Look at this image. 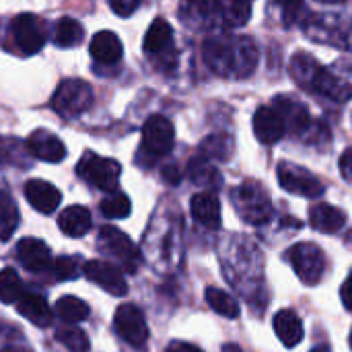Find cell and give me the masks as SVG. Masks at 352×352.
<instances>
[{
	"mask_svg": "<svg viewBox=\"0 0 352 352\" xmlns=\"http://www.w3.org/2000/svg\"><path fill=\"white\" fill-rule=\"evenodd\" d=\"M202 56L206 66L223 78H248L258 66V45L252 37L210 33L204 39Z\"/></svg>",
	"mask_w": 352,
	"mask_h": 352,
	"instance_id": "cell-1",
	"label": "cell"
},
{
	"mask_svg": "<svg viewBox=\"0 0 352 352\" xmlns=\"http://www.w3.org/2000/svg\"><path fill=\"white\" fill-rule=\"evenodd\" d=\"M231 202L241 221L250 225H262L272 217V204L266 190L256 182H243L231 192Z\"/></svg>",
	"mask_w": 352,
	"mask_h": 352,
	"instance_id": "cell-2",
	"label": "cell"
},
{
	"mask_svg": "<svg viewBox=\"0 0 352 352\" xmlns=\"http://www.w3.org/2000/svg\"><path fill=\"white\" fill-rule=\"evenodd\" d=\"M93 105V89L78 78H66L52 95V109L62 118H78Z\"/></svg>",
	"mask_w": 352,
	"mask_h": 352,
	"instance_id": "cell-3",
	"label": "cell"
},
{
	"mask_svg": "<svg viewBox=\"0 0 352 352\" xmlns=\"http://www.w3.org/2000/svg\"><path fill=\"white\" fill-rule=\"evenodd\" d=\"M314 93L336 103L349 101L352 97V62L338 60L330 66H322L314 85Z\"/></svg>",
	"mask_w": 352,
	"mask_h": 352,
	"instance_id": "cell-4",
	"label": "cell"
},
{
	"mask_svg": "<svg viewBox=\"0 0 352 352\" xmlns=\"http://www.w3.org/2000/svg\"><path fill=\"white\" fill-rule=\"evenodd\" d=\"M175 144V130L173 124L163 116H153L142 126V142H140V157H146L148 163L165 157L171 153Z\"/></svg>",
	"mask_w": 352,
	"mask_h": 352,
	"instance_id": "cell-5",
	"label": "cell"
},
{
	"mask_svg": "<svg viewBox=\"0 0 352 352\" xmlns=\"http://www.w3.org/2000/svg\"><path fill=\"white\" fill-rule=\"evenodd\" d=\"M287 260L291 262L295 274L307 285L316 287L326 272V256L316 243H297L287 252Z\"/></svg>",
	"mask_w": 352,
	"mask_h": 352,
	"instance_id": "cell-6",
	"label": "cell"
},
{
	"mask_svg": "<svg viewBox=\"0 0 352 352\" xmlns=\"http://www.w3.org/2000/svg\"><path fill=\"white\" fill-rule=\"evenodd\" d=\"M99 250L111 258L118 266H122L126 272H136L140 264L138 248L132 243V239L122 233L116 227H103L99 233Z\"/></svg>",
	"mask_w": 352,
	"mask_h": 352,
	"instance_id": "cell-7",
	"label": "cell"
},
{
	"mask_svg": "<svg viewBox=\"0 0 352 352\" xmlns=\"http://www.w3.org/2000/svg\"><path fill=\"white\" fill-rule=\"evenodd\" d=\"M76 171L87 184H91V186H95V188H99L103 192H116L120 175H122V167H120L118 161L97 157L93 153H87L78 161Z\"/></svg>",
	"mask_w": 352,
	"mask_h": 352,
	"instance_id": "cell-8",
	"label": "cell"
},
{
	"mask_svg": "<svg viewBox=\"0 0 352 352\" xmlns=\"http://www.w3.org/2000/svg\"><path fill=\"white\" fill-rule=\"evenodd\" d=\"M278 175V184L283 190L295 194V196H303V198H320L324 194V184L307 169L295 165V163H280L276 169Z\"/></svg>",
	"mask_w": 352,
	"mask_h": 352,
	"instance_id": "cell-9",
	"label": "cell"
},
{
	"mask_svg": "<svg viewBox=\"0 0 352 352\" xmlns=\"http://www.w3.org/2000/svg\"><path fill=\"white\" fill-rule=\"evenodd\" d=\"M116 332L122 336L124 342H128L130 346H144L148 340V326L146 320L142 316V311L136 305H120L116 311V320H113Z\"/></svg>",
	"mask_w": 352,
	"mask_h": 352,
	"instance_id": "cell-10",
	"label": "cell"
},
{
	"mask_svg": "<svg viewBox=\"0 0 352 352\" xmlns=\"http://www.w3.org/2000/svg\"><path fill=\"white\" fill-rule=\"evenodd\" d=\"M144 52L165 64L173 66V29L165 19H155L144 35Z\"/></svg>",
	"mask_w": 352,
	"mask_h": 352,
	"instance_id": "cell-11",
	"label": "cell"
},
{
	"mask_svg": "<svg viewBox=\"0 0 352 352\" xmlns=\"http://www.w3.org/2000/svg\"><path fill=\"white\" fill-rule=\"evenodd\" d=\"M82 272L91 283H95L97 287H101L113 297H124L128 293L126 278L116 264H109L103 260H91L82 266Z\"/></svg>",
	"mask_w": 352,
	"mask_h": 352,
	"instance_id": "cell-12",
	"label": "cell"
},
{
	"mask_svg": "<svg viewBox=\"0 0 352 352\" xmlns=\"http://www.w3.org/2000/svg\"><path fill=\"white\" fill-rule=\"evenodd\" d=\"M272 107L280 113V118L285 122V128L291 134L303 136L311 128V124H314L307 105L301 103L299 99H295L293 95H278L274 99V105Z\"/></svg>",
	"mask_w": 352,
	"mask_h": 352,
	"instance_id": "cell-13",
	"label": "cell"
},
{
	"mask_svg": "<svg viewBox=\"0 0 352 352\" xmlns=\"http://www.w3.org/2000/svg\"><path fill=\"white\" fill-rule=\"evenodd\" d=\"M179 16L192 29H212L219 21L217 0H179Z\"/></svg>",
	"mask_w": 352,
	"mask_h": 352,
	"instance_id": "cell-14",
	"label": "cell"
},
{
	"mask_svg": "<svg viewBox=\"0 0 352 352\" xmlns=\"http://www.w3.org/2000/svg\"><path fill=\"white\" fill-rule=\"evenodd\" d=\"M12 37L23 54H37L45 43L43 29L33 14H19L12 21Z\"/></svg>",
	"mask_w": 352,
	"mask_h": 352,
	"instance_id": "cell-15",
	"label": "cell"
},
{
	"mask_svg": "<svg viewBox=\"0 0 352 352\" xmlns=\"http://www.w3.org/2000/svg\"><path fill=\"white\" fill-rule=\"evenodd\" d=\"M27 151L39 159V161H45V163H60L64 157H66V146L64 142L47 132V130H35L29 134L27 138Z\"/></svg>",
	"mask_w": 352,
	"mask_h": 352,
	"instance_id": "cell-16",
	"label": "cell"
},
{
	"mask_svg": "<svg viewBox=\"0 0 352 352\" xmlns=\"http://www.w3.org/2000/svg\"><path fill=\"white\" fill-rule=\"evenodd\" d=\"M285 132H287L285 122L274 107L270 105L258 107V111L254 113V134L262 144L278 142L285 136Z\"/></svg>",
	"mask_w": 352,
	"mask_h": 352,
	"instance_id": "cell-17",
	"label": "cell"
},
{
	"mask_svg": "<svg viewBox=\"0 0 352 352\" xmlns=\"http://www.w3.org/2000/svg\"><path fill=\"white\" fill-rule=\"evenodd\" d=\"M25 198L27 202L37 210V212H43V214H50L58 208L62 196L58 192L56 186L43 182V179H31L25 184Z\"/></svg>",
	"mask_w": 352,
	"mask_h": 352,
	"instance_id": "cell-18",
	"label": "cell"
},
{
	"mask_svg": "<svg viewBox=\"0 0 352 352\" xmlns=\"http://www.w3.org/2000/svg\"><path fill=\"white\" fill-rule=\"evenodd\" d=\"M16 258L31 272H43V270L52 268L50 248L43 241H39V239H31V237L23 239L16 245Z\"/></svg>",
	"mask_w": 352,
	"mask_h": 352,
	"instance_id": "cell-19",
	"label": "cell"
},
{
	"mask_svg": "<svg viewBox=\"0 0 352 352\" xmlns=\"http://www.w3.org/2000/svg\"><path fill=\"white\" fill-rule=\"evenodd\" d=\"M89 52L91 56L99 62V64H116L122 60V54H124V47H122V41L120 37L113 33V31H99L93 35L91 39V45H89Z\"/></svg>",
	"mask_w": 352,
	"mask_h": 352,
	"instance_id": "cell-20",
	"label": "cell"
},
{
	"mask_svg": "<svg viewBox=\"0 0 352 352\" xmlns=\"http://www.w3.org/2000/svg\"><path fill=\"white\" fill-rule=\"evenodd\" d=\"M320 70H322V64L307 52H297L289 60V74L293 76V80L299 87H303L307 91H314Z\"/></svg>",
	"mask_w": 352,
	"mask_h": 352,
	"instance_id": "cell-21",
	"label": "cell"
},
{
	"mask_svg": "<svg viewBox=\"0 0 352 352\" xmlns=\"http://www.w3.org/2000/svg\"><path fill=\"white\" fill-rule=\"evenodd\" d=\"M192 217L206 229H219L221 227V204L214 194L202 192L196 194L190 202Z\"/></svg>",
	"mask_w": 352,
	"mask_h": 352,
	"instance_id": "cell-22",
	"label": "cell"
},
{
	"mask_svg": "<svg viewBox=\"0 0 352 352\" xmlns=\"http://www.w3.org/2000/svg\"><path fill=\"white\" fill-rule=\"evenodd\" d=\"M272 324H274V332H276L278 340L287 349H293V346H297L303 340V322H301V318L293 309L278 311L274 316Z\"/></svg>",
	"mask_w": 352,
	"mask_h": 352,
	"instance_id": "cell-23",
	"label": "cell"
},
{
	"mask_svg": "<svg viewBox=\"0 0 352 352\" xmlns=\"http://www.w3.org/2000/svg\"><path fill=\"white\" fill-rule=\"evenodd\" d=\"M309 223L320 233H338L346 225V214L332 204H314L309 210Z\"/></svg>",
	"mask_w": 352,
	"mask_h": 352,
	"instance_id": "cell-24",
	"label": "cell"
},
{
	"mask_svg": "<svg viewBox=\"0 0 352 352\" xmlns=\"http://www.w3.org/2000/svg\"><path fill=\"white\" fill-rule=\"evenodd\" d=\"M14 305H16V311L25 320H29L33 326L45 328L52 324V309H50L47 301L37 293H25Z\"/></svg>",
	"mask_w": 352,
	"mask_h": 352,
	"instance_id": "cell-25",
	"label": "cell"
},
{
	"mask_svg": "<svg viewBox=\"0 0 352 352\" xmlns=\"http://www.w3.org/2000/svg\"><path fill=\"white\" fill-rule=\"evenodd\" d=\"M219 21L227 29L243 27L252 16V0H217Z\"/></svg>",
	"mask_w": 352,
	"mask_h": 352,
	"instance_id": "cell-26",
	"label": "cell"
},
{
	"mask_svg": "<svg viewBox=\"0 0 352 352\" xmlns=\"http://www.w3.org/2000/svg\"><path fill=\"white\" fill-rule=\"evenodd\" d=\"M91 212L85 206H70L66 208L60 219H58V227L60 231H64L68 237H82L91 231Z\"/></svg>",
	"mask_w": 352,
	"mask_h": 352,
	"instance_id": "cell-27",
	"label": "cell"
},
{
	"mask_svg": "<svg viewBox=\"0 0 352 352\" xmlns=\"http://www.w3.org/2000/svg\"><path fill=\"white\" fill-rule=\"evenodd\" d=\"M188 175L194 184L202 186V188H208V190H219L223 186V177L221 173L208 163V159L204 157H196L192 159L190 167H188Z\"/></svg>",
	"mask_w": 352,
	"mask_h": 352,
	"instance_id": "cell-28",
	"label": "cell"
},
{
	"mask_svg": "<svg viewBox=\"0 0 352 352\" xmlns=\"http://www.w3.org/2000/svg\"><path fill=\"white\" fill-rule=\"evenodd\" d=\"M82 25L72 16H62L54 27V43L60 47H74L82 41Z\"/></svg>",
	"mask_w": 352,
	"mask_h": 352,
	"instance_id": "cell-29",
	"label": "cell"
},
{
	"mask_svg": "<svg viewBox=\"0 0 352 352\" xmlns=\"http://www.w3.org/2000/svg\"><path fill=\"white\" fill-rule=\"evenodd\" d=\"M233 153V138L227 134H212L204 138L200 144V155L204 159H214V161H227Z\"/></svg>",
	"mask_w": 352,
	"mask_h": 352,
	"instance_id": "cell-30",
	"label": "cell"
},
{
	"mask_svg": "<svg viewBox=\"0 0 352 352\" xmlns=\"http://www.w3.org/2000/svg\"><path fill=\"white\" fill-rule=\"evenodd\" d=\"M56 314L60 320H64L68 324H80L89 318V305L82 299L68 295L56 303Z\"/></svg>",
	"mask_w": 352,
	"mask_h": 352,
	"instance_id": "cell-31",
	"label": "cell"
},
{
	"mask_svg": "<svg viewBox=\"0 0 352 352\" xmlns=\"http://www.w3.org/2000/svg\"><path fill=\"white\" fill-rule=\"evenodd\" d=\"M19 227V208L10 194H0V239L8 241Z\"/></svg>",
	"mask_w": 352,
	"mask_h": 352,
	"instance_id": "cell-32",
	"label": "cell"
},
{
	"mask_svg": "<svg viewBox=\"0 0 352 352\" xmlns=\"http://www.w3.org/2000/svg\"><path fill=\"white\" fill-rule=\"evenodd\" d=\"M206 303L210 305L212 311H217V314L223 316V318L235 320V318L239 316V305H237V301H235L229 293H225V291H221V289L208 287V289H206Z\"/></svg>",
	"mask_w": 352,
	"mask_h": 352,
	"instance_id": "cell-33",
	"label": "cell"
},
{
	"mask_svg": "<svg viewBox=\"0 0 352 352\" xmlns=\"http://www.w3.org/2000/svg\"><path fill=\"white\" fill-rule=\"evenodd\" d=\"M25 295L23 283L12 268H4L0 272V301L6 305H14Z\"/></svg>",
	"mask_w": 352,
	"mask_h": 352,
	"instance_id": "cell-34",
	"label": "cell"
},
{
	"mask_svg": "<svg viewBox=\"0 0 352 352\" xmlns=\"http://www.w3.org/2000/svg\"><path fill=\"white\" fill-rule=\"evenodd\" d=\"M130 210H132V204H130L128 196L122 192H111V196H107L101 202V212L107 219H126L130 214Z\"/></svg>",
	"mask_w": 352,
	"mask_h": 352,
	"instance_id": "cell-35",
	"label": "cell"
},
{
	"mask_svg": "<svg viewBox=\"0 0 352 352\" xmlns=\"http://www.w3.org/2000/svg\"><path fill=\"white\" fill-rule=\"evenodd\" d=\"M58 342H62L70 352H89L91 349V342L87 338V334L78 328H64V330H58L56 334Z\"/></svg>",
	"mask_w": 352,
	"mask_h": 352,
	"instance_id": "cell-36",
	"label": "cell"
},
{
	"mask_svg": "<svg viewBox=\"0 0 352 352\" xmlns=\"http://www.w3.org/2000/svg\"><path fill=\"white\" fill-rule=\"evenodd\" d=\"M54 274L58 280H74L80 276L82 268H80V262L76 258H70V256H64V258H58L52 266Z\"/></svg>",
	"mask_w": 352,
	"mask_h": 352,
	"instance_id": "cell-37",
	"label": "cell"
},
{
	"mask_svg": "<svg viewBox=\"0 0 352 352\" xmlns=\"http://www.w3.org/2000/svg\"><path fill=\"white\" fill-rule=\"evenodd\" d=\"M272 4L280 10L285 25H293L303 8V0H272Z\"/></svg>",
	"mask_w": 352,
	"mask_h": 352,
	"instance_id": "cell-38",
	"label": "cell"
},
{
	"mask_svg": "<svg viewBox=\"0 0 352 352\" xmlns=\"http://www.w3.org/2000/svg\"><path fill=\"white\" fill-rule=\"evenodd\" d=\"M142 2L144 0H109V6L118 16H130L142 6Z\"/></svg>",
	"mask_w": 352,
	"mask_h": 352,
	"instance_id": "cell-39",
	"label": "cell"
},
{
	"mask_svg": "<svg viewBox=\"0 0 352 352\" xmlns=\"http://www.w3.org/2000/svg\"><path fill=\"white\" fill-rule=\"evenodd\" d=\"M340 173L346 182H352V146L346 148L340 157Z\"/></svg>",
	"mask_w": 352,
	"mask_h": 352,
	"instance_id": "cell-40",
	"label": "cell"
},
{
	"mask_svg": "<svg viewBox=\"0 0 352 352\" xmlns=\"http://www.w3.org/2000/svg\"><path fill=\"white\" fill-rule=\"evenodd\" d=\"M340 297H342V303H344V307L352 311V274L344 280V285H342V289H340Z\"/></svg>",
	"mask_w": 352,
	"mask_h": 352,
	"instance_id": "cell-41",
	"label": "cell"
},
{
	"mask_svg": "<svg viewBox=\"0 0 352 352\" xmlns=\"http://www.w3.org/2000/svg\"><path fill=\"white\" fill-rule=\"evenodd\" d=\"M165 352H202L198 346H194V344H188V342H171Z\"/></svg>",
	"mask_w": 352,
	"mask_h": 352,
	"instance_id": "cell-42",
	"label": "cell"
},
{
	"mask_svg": "<svg viewBox=\"0 0 352 352\" xmlns=\"http://www.w3.org/2000/svg\"><path fill=\"white\" fill-rule=\"evenodd\" d=\"M179 171H177V167L175 165H167L165 169H163V179L165 182H169V184H177L179 182Z\"/></svg>",
	"mask_w": 352,
	"mask_h": 352,
	"instance_id": "cell-43",
	"label": "cell"
},
{
	"mask_svg": "<svg viewBox=\"0 0 352 352\" xmlns=\"http://www.w3.org/2000/svg\"><path fill=\"white\" fill-rule=\"evenodd\" d=\"M0 352H31V351H27V349H21V346H6V349H2Z\"/></svg>",
	"mask_w": 352,
	"mask_h": 352,
	"instance_id": "cell-44",
	"label": "cell"
},
{
	"mask_svg": "<svg viewBox=\"0 0 352 352\" xmlns=\"http://www.w3.org/2000/svg\"><path fill=\"white\" fill-rule=\"evenodd\" d=\"M223 352H241L239 346H233V344H229V346H225V351Z\"/></svg>",
	"mask_w": 352,
	"mask_h": 352,
	"instance_id": "cell-45",
	"label": "cell"
},
{
	"mask_svg": "<svg viewBox=\"0 0 352 352\" xmlns=\"http://www.w3.org/2000/svg\"><path fill=\"white\" fill-rule=\"evenodd\" d=\"M316 2H322V4H338V2H344V0H316Z\"/></svg>",
	"mask_w": 352,
	"mask_h": 352,
	"instance_id": "cell-46",
	"label": "cell"
},
{
	"mask_svg": "<svg viewBox=\"0 0 352 352\" xmlns=\"http://www.w3.org/2000/svg\"><path fill=\"white\" fill-rule=\"evenodd\" d=\"M311 352H328L326 349H316V351H311Z\"/></svg>",
	"mask_w": 352,
	"mask_h": 352,
	"instance_id": "cell-47",
	"label": "cell"
},
{
	"mask_svg": "<svg viewBox=\"0 0 352 352\" xmlns=\"http://www.w3.org/2000/svg\"><path fill=\"white\" fill-rule=\"evenodd\" d=\"M351 349H352V332H351Z\"/></svg>",
	"mask_w": 352,
	"mask_h": 352,
	"instance_id": "cell-48",
	"label": "cell"
}]
</instances>
